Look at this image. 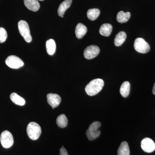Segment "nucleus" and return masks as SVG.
Returning <instances> with one entry per match:
<instances>
[{
  "label": "nucleus",
  "instance_id": "11",
  "mask_svg": "<svg viewBox=\"0 0 155 155\" xmlns=\"http://www.w3.org/2000/svg\"><path fill=\"white\" fill-rule=\"evenodd\" d=\"M25 7L30 11L36 12L38 11L40 5L37 0H24Z\"/></svg>",
  "mask_w": 155,
  "mask_h": 155
},
{
  "label": "nucleus",
  "instance_id": "12",
  "mask_svg": "<svg viewBox=\"0 0 155 155\" xmlns=\"http://www.w3.org/2000/svg\"><path fill=\"white\" fill-rule=\"evenodd\" d=\"M72 3V0H65L59 6L58 9V14L60 17H64L66 11L69 8Z\"/></svg>",
  "mask_w": 155,
  "mask_h": 155
},
{
  "label": "nucleus",
  "instance_id": "16",
  "mask_svg": "<svg viewBox=\"0 0 155 155\" xmlns=\"http://www.w3.org/2000/svg\"><path fill=\"white\" fill-rule=\"evenodd\" d=\"M130 17V12H124V11H119L117 15L116 19L120 23H125L128 21Z\"/></svg>",
  "mask_w": 155,
  "mask_h": 155
},
{
  "label": "nucleus",
  "instance_id": "17",
  "mask_svg": "<svg viewBox=\"0 0 155 155\" xmlns=\"http://www.w3.org/2000/svg\"><path fill=\"white\" fill-rule=\"evenodd\" d=\"M126 37V34L124 31H120L119 33L117 34L114 40V44L117 47L122 45V44L125 41Z\"/></svg>",
  "mask_w": 155,
  "mask_h": 155
},
{
  "label": "nucleus",
  "instance_id": "6",
  "mask_svg": "<svg viewBox=\"0 0 155 155\" xmlns=\"http://www.w3.org/2000/svg\"><path fill=\"white\" fill-rule=\"evenodd\" d=\"M134 46V49L137 51L143 54H146L148 52L150 49L148 43L141 38L136 39Z\"/></svg>",
  "mask_w": 155,
  "mask_h": 155
},
{
  "label": "nucleus",
  "instance_id": "10",
  "mask_svg": "<svg viewBox=\"0 0 155 155\" xmlns=\"http://www.w3.org/2000/svg\"><path fill=\"white\" fill-rule=\"evenodd\" d=\"M48 104L52 107L53 109L57 107L61 102V98L60 95L55 94H48L47 95Z\"/></svg>",
  "mask_w": 155,
  "mask_h": 155
},
{
  "label": "nucleus",
  "instance_id": "8",
  "mask_svg": "<svg viewBox=\"0 0 155 155\" xmlns=\"http://www.w3.org/2000/svg\"><path fill=\"white\" fill-rule=\"evenodd\" d=\"M100 52V49L98 47L94 45H92L85 49L84 52V55L86 59L90 60L97 56Z\"/></svg>",
  "mask_w": 155,
  "mask_h": 155
},
{
  "label": "nucleus",
  "instance_id": "14",
  "mask_svg": "<svg viewBox=\"0 0 155 155\" xmlns=\"http://www.w3.org/2000/svg\"><path fill=\"white\" fill-rule=\"evenodd\" d=\"M112 29V25L109 23H105L100 27L99 32L103 36L108 37L110 35Z\"/></svg>",
  "mask_w": 155,
  "mask_h": 155
},
{
  "label": "nucleus",
  "instance_id": "22",
  "mask_svg": "<svg viewBox=\"0 0 155 155\" xmlns=\"http://www.w3.org/2000/svg\"><path fill=\"white\" fill-rule=\"evenodd\" d=\"M56 122L58 127L61 128H64L67 127L68 124V119L66 115L63 114H61L58 116Z\"/></svg>",
  "mask_w": 155,
  "mask_h": 155
},
{
  "label": "nucleus",
  "instance_id": "15",
  "mask_svg": "<svg viewBox=\"0 0 155 155\" xmlns=\"http://www.w3.org/2000/svg\"><path fill=\"white\" fill-rule=\"evenodd\" d=\"M130 149L127 142L123 141L120 144L118 151V155H130Z\"/></svg>",
  "mask_w": 155,
  "mask_h": 155
},
{
  "label": "nucleus",
  "instance_id": "4",
  "mask_svg": "<svg viewBox=\"0 0 155 155\" xmlns=\"http://www.w3.org/2000/svg\"><path fill=\"white\" fill-rule=\"evenodd\" d=\"M18 27L19 33L25 41L28 43L31 42L32 41V38L28 23L24 20H20L18 22Z\"/></svg>",
  "mask_w": 155,
  "mask_h": 155
},
{
  "label": "nucleus",
  "instance_id": "19",
  "mask_svg": "<svg viewBox=\"0 0 155 155\" xmlns=\"http://www.w3.org/2000/svg\"><path fill=\"white\" fill-rule=\"evenodd\" d=\"M10 98L14 104L17 105L22 106L25 104V100L16 93L11 94Z\"/></svg>",
  "mask_w": 155,
  "mask_h": 155
},
{
  "label": "nucleus",
  "instance_id": "25",
  "mask_svg": "<svg viewBox=\"0 0 155 155\" xmlns=\"http://www.w3.org/2000/svg\"><path fill=\"white\" fill-rule=\"evenodd\" d=\"M152 92L153 93V94H154L155 95V83L154 84L153 87Z\"/></svg>",
  "mask_w": 155,
  "mask_h": 155
},
{
  "label": "nucleus",
  "instance_id": "5",
  "mask_svg": "<svg viewBox=\"0 0 155 155\" xmlns=\"http://www.w3.org/2000/svg\"><path fill=\"white\" fill-rule=\"evenodd\" d=\"M0 141L3 147L6 149L9 148L14 144L13 135L8 130H5L1 134Z\"/></svg>",
  "mask_w": 155,
  "mask_h": 155
},
{
  "label": "nucleus",
  "instance_id": "20",
  "mask_svg": "<svg viewBox=\"0 0 155 155\" xmlns=\"http://www.w3.org/2000/svg\"><path fill=\"white\" fill-rule=\"evenodd\" d=\"M130 91V84L128 81H125L122 84L120 89L121 95L124 97L128 96Z\"/></svg>",
  "mask_w": 155,
  "mask_h": 155
},
{
  "label": "nucleus",
  "instance_id": "18",
  "mask_svg": "<svg viewBox=\"0 0 155 155\" xmlns=\"http://www.w3.org/2000/svg\"><path fill=\"white\" fill-rule=\"evenodd\" d=\"M46 47L47 52L50 55H53L55 53L56 43L52 39H50L46 41Z\"/></svg>",
  "mask_w": 155,
  "mask_h": 155
},
{
  "label": "nucleus",
  "instance_id": "23",
  "mask_svg": "<svg viewBox=\"0 0 155 155\" xmlns=\"http://www.w3.org/2000/svg\"><path fill=\"white\" fill-rule=\"evenodd\" d=\"M8 38L7 31L5 28L0 27V43L5 42Z\"/></svg>",
  "mask_w": 155,
  "mask_h": 155
},
{
  "label": "nucleus",
  "instance_id": "9",
  "mask_svg": "<svg viewBox=\"0 0 155 155\" xmlns=\"http://www.w3.org/2000/svg\"><path fill=\"white\" fill-rule=\"evenodd\" d=\"M141 147L145 152L152 153L155 150V143L151 139L146 137L142 140Z\"/></svg>",
  "mask_w": 155,
  "mask_h": 155
},
{
  "label": "nucleus",
  "instance_id": "7",
  "mask_svg": "<svg viewBox=\"0 0 155 155\" xmlns=\"http://www.w3.org/2000/svg\"><path fill=\"white\" fill-rule=\"evenodd\" d=\"M5 64L8 67L14 69H19L24 66L22 60L14 55L9 56L6 60Z\"/></svg>",
  "mask_w": 155,
  "mask_h": 155
},
{
  "label": "nucleus",
  "instance_id": "3",
  "mask_svg": "<svg viewBox=\"0 0 155 155\" xmlns=\"http://www.w3.org/2000/svg\"><path fill=\"white\" fill-rule=\"evenodd\" d=\"M101 126V123L98 121L94 122L90 125L88 129L87 130L86 134L89 140H94L100 136L101 131L98 130Z\"/></svg>",
  "mask_w": 155,
  "mask_h": 155
},
{
  "label": "nucleus",
  "instance_id": "1",
  "mask_svg": "<svg viewBox=\"0 0 155 155\" xmlns=\"http://www.w3.org/2000/svg\"><path fill=\"white\" fill-rule=\"evenodd\" d=\"M104 84V80L101 78H96L92 80L85 87V91L87 94L90 96L95 95L101 91Z\"/></svg>",
  "mask_w": 155,
  "mask_h": 155
},
{
  "label": "nucleus",
  "instance_id": "26",
  "mask_svg": "<svg viewBox=\"0 0 155 155\" xmlns=\"http://www.w3.org/2000/svg\"><path fill=\"white\" fill-rule=\"evenodd\" d=\"M37 1H44V0H37Z\"/></svg>",
  "mask_w": 155,
  "mask_h": 155
},
{
  "label": "nucleus",
  "instance_id": "21",
  "mask_svg": "<svg viewBox=\"0 0 155 155\" xmlns=\"http://www.w3.org/2000/svg\"><path fill=\"white\" fill-rule=\"evenodd\" d=\"M100 11L97 8L90 9L88 10L87 14V18L91 21L95 20L99 16Z\"/></svg>",
  "mask_w": 155,
  "mask_h": 155
},
{
  "label": "nucleus",
  "instance_id": "13",
  "mask_svg": "<svg viewBox=\"0 0 155 155\" xmlns=\"http://www.w3.org/2000/svg\"><path fill=\"white\" fill-rule=\"evenodd\" d=\"M87 32V28L86 26L82 23H78L76 25L75 33L76 37L78 38H82L86 34Z\"/></svg>",
  "mask_w": 155,
  "mask_h": 155
},
{
  "label": "nucleus",
  "instance_id": "2",
  "mask_svg": "<svg viewBox=\"0 0 155 155\" xmlns=\"http://www.w3.org/2000/svg\"><path fill=\"white\" fill-rule=\"evenodd\" d=\"M27 133L31 139L36 140L41 134V127L36 122H31L27 127Z\"/></svg>",
  "mask_w": 155,
  "mask_h": 155
},
{
  "label": "nucleus",
  "instance_id": "24",
  "mask_svg": "<svg viewBox=\"0 0 155 155\" xmlns=\"http://www.w3.org/2000/svg\"><path fill=\"white\" fill-rule=\"evenodd\" d=\"M60 155H69L67 150L64 148H61L60 150Z\"/></svg>",
  "mask_w": 155,
  "mask_h": 155
}]
</instances>
